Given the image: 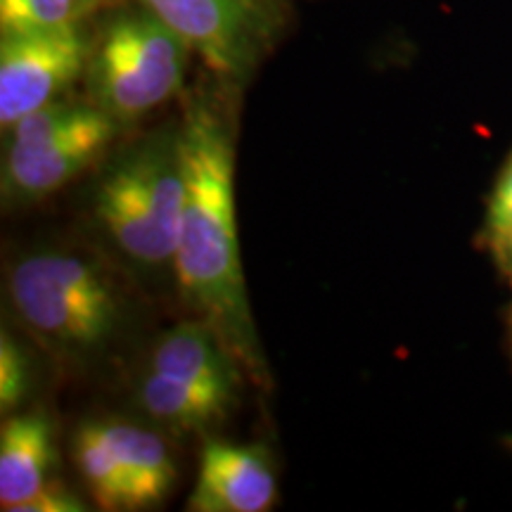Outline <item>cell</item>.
<instances>
[{"label":"cell","instance_id":"2e32d148","mask_svg":"<svg viewBox=\"0 0 512 512\" xmlns=\"http://www.w3.org/2000/svg\"><path fill=\"white\" fill-rule=\"evenodd\" d=\"M486 230L491 242L503 240L512 233V157L503 166L494 192H491L489 209H486Z\"/></svg>","mask_w":512,"mask_h":512},{"label":"cell","instance_id":"7a4b0ae2","mask_svg":"<svg viewBox=\"0 0 512 512\" xmlns=\"http://www.w3.org/2000/svg\"><path fill=\"white\" fill-rule=\"evenodd\" d=\"M192 55L181 34L136 0H126L93 29L83 74L88 100L119 124L145 117L181 93Z\"/></svg>","mask_w":512,"mask_h":512},{"label":"cell","instance_id":"5b68a950","mask_svg":"<svg viewBox=\"0 0 512 512\" xmlns=\"http://www.w3.org/2000/svg\"><path fill=\"white\" fill-rule=\"evenodd\" d=\"M181 34L219 81L254 72L280 27L278 0H136Z\"/></svg>","mask_w":512,"mask_h":512},{"label":"cell","instance_id":"ac0fdd59","mask_svg":"<svg viewBox=\"0 0 512 512\" xmlns=\"http://www.w3.org/2000/svg\"><path fill=\"white\" fill-rule=\"evenodd\" d=\"M494 247H496L498 256H501V261H503L505 271L512 273V233H510V235H505L503 240L494 242Z\"/></svg>","mask_w":512,"mask_h":512},{"label":"cell","instance_id":"ba28073f","mask_svg":"<svg viewBox=\"0 0 512 512\" xmlns=\"http://www.w3.org/2000/svg\"><path fill=\"white\" fill-rule=\"evenodd\" d=\"M278 484L261 448L209 441L200 458L188 510L264 512L273 505Z\"/></svg>","mask_w":512,"mask_h":512},{"label":"cell","instance_id":"52a82bcc","mask_svg":"<svg viewBox=\"0 0 512 512\" xmlns=\"http://www.w3.org/2000/svg\"><path fill=\"white\" fill-rule=\"evenodd\" d=\"M117 124V119L88 100L72 124L64 126L53 138L27 150L5 147V200L34 202L64 188L107 150L117 133Z\"/></svg>","mask_w":512,"mask_h":512},{"label":"cell","instance_id":"3957f363","mask_svg":"<svg viewBox=\"0 0 512 512\" xmlns=\"http://www.w3.org/2000/svg\"><path fill=\"white\" fill-rule=\"evenodd\" d=\"M185 200L181 145L169 136L114 166L95 195V214L114 245L140 264L174 261Z\"/></svg>","mask_w":512,"mask_h":512},{"label":"cell","instance_id":"8fae6325","mask_svg":"<svg viewBox=\"0 0 512 512\" xmlns=\"http://www.w3.org/2000/svg\"><path fill=\"white\" fill-rule=\"evenodd\" d=\"M126 482L128 510L159 505L176 479L174 458L164 439L126 420L100 422Z\"/></svg>","mask_w":512,"mask_h":512},{"label":"cell","instance_id":"9c48e42d","mask_svg":"<svg viewBox=\"0 0 512 512\" xmlns=\"http://www.w3.org/2000/svg\"><path fill=\"white\" fill-rule=\"evenodd\" d=\"M152 370L178 380L214 389L235 399L240 373L238 358L207 320H185L171 328L152 349Z\"/></svg>","mask_w":512,"mask_h":512},{"label":"cell","instance_id":"9a60e30c","mask_svg":"<svg viewBox=\"0 0 512 512\" xmlns=\"http://www.w3.org/2000/svg\"><path fill=\"white\" fill-rule=\"evenodd\" d=\"M29 389V361L8 332L0 335V408L5 413L22 403Z\"/></svg>","mask_w":512,"mask_h":512},{"label":"cell","instance_id":"277c9868","mask_svg":"<svg viewBox=\"0 0 512 512\" xmlns=\"http://www.w3.org/2000/svg\"><path fill=\"white\" fill-rule=\"evenodd\" d=\"M19 318L62 347H95L114 330L117 299L91 261L69 252L31 254L12 268Z\"/></svg>","mask_w":512,"mask_h":512},{"label":"cell","instance_id":"4fadbf2b","mask_svg":"<svg viewBox=\"0 0 512 512\" xmlns=\"http://www.w3.org/2000/svg\"><path fill=\"white\" fill-rule=\"evenodd\" d=\"M74 463L88 494L102 510H128L126 482L100 422H86L74 437Z\"/></svg>","mask_w":512,"mask_h":512},{"label":"cell","instance_id":"8992f818","mask_svg":"<svg viewBox=\"0 0 512 512\" xmlns=\"http://www.w3.org/2000/svg\"><path fill=\"white\" fill-rule=\"evenodd\" d=\"M93 50V27L29 29L0 41V126L8 131L83 79Z\"/></svg>","mask_w":512,"mask_h":512},{"label":"cell","instance_id":"e0dca14e","mask_svg":"<svg viewBox=\"0 0 512 512\" xmlns=\"http://www.w3.org/2000/svg\"><path fill=\"white\" fill-rule=\"evenodd\" d=\"M83 505L79 498L69 491L60 489L57 484H48L46 489L38 491L36 496H31L29 501H24L15 512H83Z\"/></svg>","mask_w":512,"mask_h":512},{"label":"cell","instance_id":"7c38bea8","mask_svg":"<svg viewBox=\"0 0 512 512\" xmlns=\"http://www.w3.org/2000/svg\"><path fill=\"white\" fill-rule=\"evenodd\" d=\"M138 399L145 413L171 427H181V430H200V427L221 420L235 401L214 389L197 387V384L157 373L152 368L140 382Z\"/></svg>","mask_w":512,"mask_h":512},{"label":"cell","instance_id":"5bb4252c","mask_svg":"<svg viewBox=\"0 0 512 512\" xmlns=\"http://www.w3.org/2000/svg\"><path fill=\"white\" fill-rule=\"evenodd\" d=\"M126 0H0V34L91 24Z\"/></svg>","mask_w":512,"mask_h":512},{"label":"cell","instance_id":"6da1fadb","mask_svg":"<svg viewBox=\"0 0 512 512\" xmlns=\"http://www.w3.org/2000/svg\"><path fill=\"white\" fill-rule=\"evenodd\" d=\"M178 145L185 178L174 254L178 285L235 358L254 370L259 354L240 259L233 136L214 98L195 95L188 102Z\"/></svg>","mask_w":512,"mask_h":512},{"label":"cell","instance_id":"30bf717a","mask_svg":"<svg viewBox=\"0 0 512 512\" xmlns=\"http://www.w3.org/2000/svg\"><path fill=\"white\" fill-rule=\"evenodd\" d=\"M55 467L53 425L46 415L27 413L0 430V508L15 512L50 484Z\"/></svg>","mask_w":512,"mask_h":512}]
</instances>
